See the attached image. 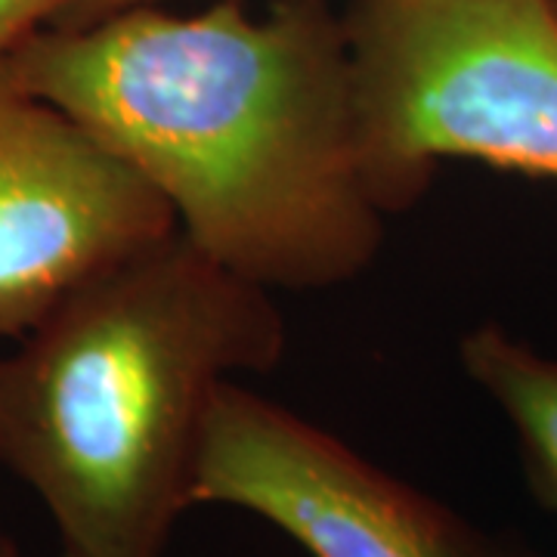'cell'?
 Returning a JSON list of instances; mask_svg holds the SVG:
<instances>
[{"instance_id": "cell-10", "label": "cell", "mask_w": 557, "mask_h": 557, "mask_svg": "<svg viewBox=\"0 0 557 557\" xmlns=\"http://www.w3.org/2000/svg\"><path fill=\"white\" fill-rule=\"evenodd\" d=\"M62 557H72V555H65V552H62Z\"/></svg>"}, {"instance_id": "cell-6", "label": "cell", "mask_w": 557, "mask_h": 557, "mask_svg": "<svg viewBox=\"0 0 557 557\" xmlns=\"http://www.w3.org/2000/svg\"><path fill=\"white\" fill-rule=\"evenodd\" d=\"M461 362L508 416L536 496L557 511V362L539 357L498 325L465 335Z\"/></svg>"}, {"instance_id": "cell-3", "label": "cell", "mask_w": 557, "mask_h": 557, "mask_svg": "<svg viewBox=\"0 0 557 557\" xmlns=\"http://www.w3.org/2000/svg\"><path fill=\"white\" fill-rule=\"evenodd\" d=\"M362 149L384 214L440 159L557 180V0H354Z\"/></svg>"}, {"instance_id": "cell-8", "label": "cell", "mask_w": 557, "mask_h": 557, "mask_svg": "<svg viewBox=\"0 0 557 557\" xmlns=\"http://www.w3.org/2000/svg\"><path fill=\"white\" fill-rule=\"evenodd\" d=\"M139 3H159V0H62L47 25L75 28V25L97 22L102 16H109V13H119V10H127V7H139Z\"/></svg>"}, {"instance_id": "cell-2", "label": "cell", "mask_w": 557, "mask_h": 557, "mask_svg": "<svg viewBox=\"0 0 557 557\" xmlns=\"http://www.w3.org/2000/svg\"><path fill=\"white\" fill-rule=\"evenodd\" d=\"M0 357V461L47 505L72 557H161L211 399L285 350L270 288L183 230L60 300Z\"/></svg>"}, {"instance_id": "cell-7", "label": "cell", "mask_w": 557, "mask_h": 557, "mask_svg": "<svg viewBox=\"0 0 557 557\" xmlns=\"http://www.w3.org/2000/svg\"><path fill=\"white\" fill-rule=\"evenodd\" d=\"M62 0H0V62L57 13Z\"/></svg>"}, {"instance_id": "cell-9", "label": "cell", "mask_w": 557, "mask_h": 557, "mask_svg": "<svg viewBox=\"0 0 557 557\" xmlns=\"http://www.w3.org/2000/svg\"><path fill=\"white\" fill-rule=\"evenodd\" d=\"M0 557H20V548H16V542L7 536L3 530H0Z\"/></svg>"}, {"instance_id": "cell-5", "label": "cell", "mask_w": 557, "mask_h": 557, "mask_svg": "<svg viewBox=\"0 0 557 557\" xmlns=\"http://www.w3.org/2000/svg\"><path fill=\"white\" fill-rule=\"evenodd\" d=\"M177 230L149 180L0 65V341Z\"/></svg>"}, {"instance_id": "cell-4", "label": "cell", "mask_w": 557, "mask_h": 557, "mask_svg": "<svg viewBox=\"0 0 557 557\" xmlns=\"http://www.w3.org/2000/svg\"><path fill=\"white\" fill-rule=\"evenodd\" d=\"M193 505L251 511L310 557H533L236 381L211 399Z\"/></svg>"}, {"instance_id": "cell-1", "label": "cell", "mask_w": 557, "mask_h": 557, "mask_svg": "<svg viewBox=\"0 0 557 557\" xmlns=\"http://www.w3.org/2000/svg\"><path fill=\"white\" fill-rule=\"evenodd\" d=\"M119 152L205 255L260 288H329L379 255L350 44L329 0L251 16L139 3L44 25L0 62Z\"/></svg>"}]
</instances>
